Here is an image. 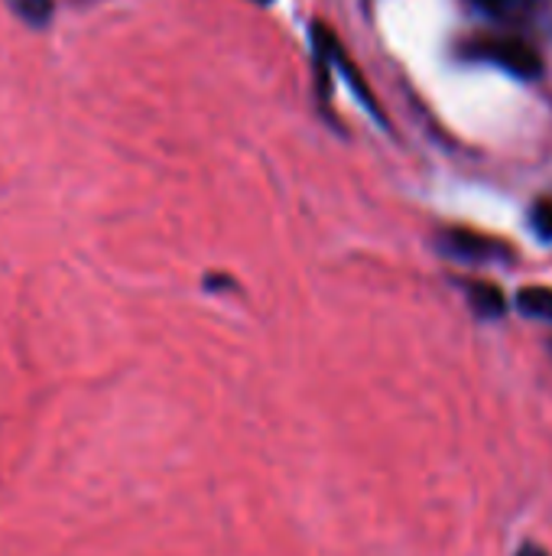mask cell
<instances>
[{
    "instance_id": "cell-1",
    "label": "cell",
    "mask_w": 552,
    "mask_h": 556,
    "mask_svg": "<svg viewBox=\"0 0 552 556\" xmlns=\"http://www.w3.org/2000/svg\"><path fill=\"white\" fill-rule=\"evenodd\" d=\"M468 52L475 59H485V62H495L521 78H537L543 62L537 55V49L524 39H514V36H488V39H475L468 46Z\"/></svg>"
},
{
    "instance_id": "cell-2",
    "label": "cell",
    "mask_w": 552,
    "mask_h": 556,
    "mask_svg": "<svg viewBox=\"0 0 552 556\" xmlns=\"http://www.w3.org/2000/svg\"><path fill=\"white\" fill-rule=\"evenodd\" d=\"M446 251L455 254V257H462V261H491L504 248H501V241L485 238V235H475V231H452L446 238Z\"/></svg>"
},
{
    "instance_id": "cell-3",
    "label": "cell",
    "mask_w": 552,
    "mask_h": 556,
    "mask_svg": "<svg viewBox=\"0 0 552 556\" xmlns=\"http://www.w3.org/2000/svg\"><path fill=\"white\" fill-rule=\"evenodd\" d=\"M472 306L482 316H501L504 313V293L495 283H472Z\"/></svg>"
},
{
    "instance_id": "cell-4",
    "label": "cell",
    "mask_w": 552,
    "mask_h": 556,
    "mask_svg": "<svg viewBox=\"0 0 552 556\" xmlns=\"http://www.w3.org/2000/svg\"><path fill=\"white\" fill-rule=\"evenodd\" d=\"M521 309L534 319H547L552 323V290H543V287H530L521 293Z\"/></svg>"
},
{
    "instance_id": "cell-5",
    "label": "cell",
    "mask_w": 552,
    "mask_h": 556,
    "mask_svg": "<svg viewBox=\"0 0 552 556\" xmlns=\"http://www.w3.org/2000/svg\"><path fill=\"white\" fill-rule=\"evenodd\" d=\"M10 3H13L16 16L26 20L29 26H46L52 16V7H55L52 0H10Z\"/></svg>"
},
{
    "instance_id": "cell-6",
    "label": "cell",
    "mask_w": 552,
    "mask_h": 556,
    "mask_svg": "<svg viewBox=\"0 0 552 556\" xmlns=\"http://www.w3.org/2000/svg\"><path fill=\"white\" fill-rule=\"evenodd\" d=\"M472 3L491 16H511V13H521L524 7H530L534 0H472Z\"/></svg>"
},
{
    "instance_id": "cell-7",
    "label": "cell",
    "mask_w": 552,
    "mask_h": 556,
    "mask_svg": "<svg viewBox=\"0 0 552 556\" xmlns=\"http://www.w3.org/2000/svg\"><path fill=\"white\" fill-rule=\"evenodd\" d=\"M534 231L543 238V241H552V199H543V202H537V208H534Z\"/></svg>"
},
{
    "instance_id": "cell-8",
    "label": "cell",
    "mask_w": 552,
    "mask_h": 556,
    "mask_svg": "<svg viewBox=\"0 0 552 556\" xmlns=\"http://www.w3.org/2000/svg\"><path fill=\"white\" fill-rule=\"evenodd\" d=\"M517 556H550L547 554V551H540V547H534V544H530V547H521V554Z\"/></svg>"
},
{
    "instance_id": "cell-9",
    "label": "cell",
    "mask_w": 552,
    "mask_h": 556,
    "mask_svg": "<svg viewBox=\"0 0 552 556\" xmlns=\"http://www.w3.org/2000/svg\"><path fill=\"white\" fill-rule=\"evenodd\" d=\"M260 3H270V0H260Z\"/></svg>"
}]
</instances>
